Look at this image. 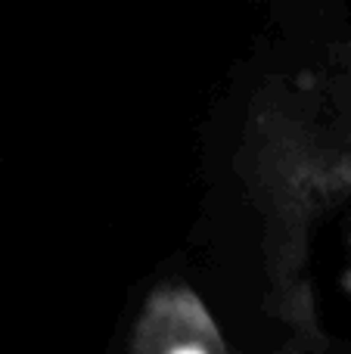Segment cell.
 <instances>
[{
    "instance_id": "obj_1",
    "label": "cell",
    "mask_w": 351,
    "mask_h": 354,
    "mask_svg": "<svg viewBox=\"0 0 351 354\" xmlns=\"http://www.w3.org/2000/svg\"><path fill=\"white\" fill-rule=\"evenodd\" d=\"M174 354H202L199 348H180V351H174Z\"/></svg>"
}]
</instances>
